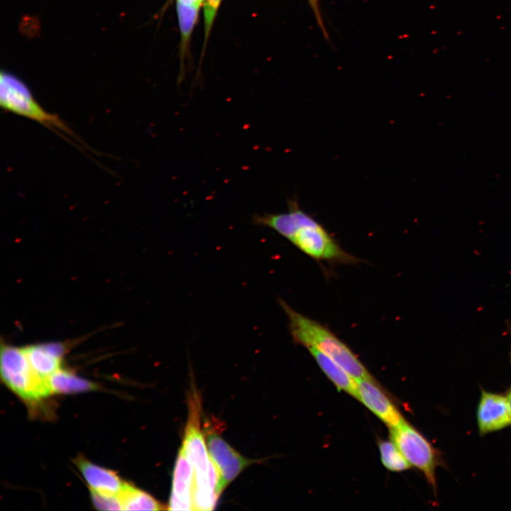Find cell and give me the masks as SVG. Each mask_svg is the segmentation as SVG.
<instances>
[{
	"label": "cell",
	"mask_w": 511,
	"mask_h": 511,
	"mask_svg": "<svg viewBox=\"0 0 511 511\" xmlns=\"http://www.w3.org/2000/svg\"><path fill=\"white\" fill-rule=\"evenodd\" d=\"M29 363L40 377L47 379L60 369L64 347L59 344H45L25 348Z\"/></svg>",
	"instance_id": "cell-12"
},
{
	"label": "cell",
	"mask_w": 511,
	"mask_h": 511,
	"mask_svg": "<svg viewBox=\"0 0 511 511\" xmlns=\"http://www.w3.org/2000/svg\"><path fill=\"white\" fill-rule=\"evenodd\" d=\"M390 436L410 465L419 469L435 490V471L440 461L437 451L406 420L390 429Z\"/></svg>",
	"instance_id": "cell-6"
},
{
	"label": "cell",
	"mask_w": 511,
	"mask_h": 511,
	"mask_svg": "<svg viewBox=\"0 0 511 511\" xmlns=\"http://www.w3.org/2000/svg\"><path fill=\"white\" fill-rule=\"evenodd\" d=\"M507 399H508L510 410V412H511V389H510V390L509 391V392L507 393Z\"/></svg>",
	"instance_id": "cell-22"
},
{
	"label": "cell",
	"mask_w": 511,
	"mask_h": 511,
	"mask_svg": "<svg viewBox=\"0 0 511 511\" xmlns=\"http://www.w3.org/2000/svg\"><path fill=\"white\" fill-rule=\"evenodd\" d=\"M0 104L6 111L36 121L73 145L77 146L73 142L75 140L86 148L80 137L57 114L46 111L28 86L6 71L0 75Z\"/></svg>",
	"instance_id": "cell-4"
},
{
	"label": "cell",
	"mask_w": 511,
	"mask_h": 511,
	"mask_svg": "<svg viewBox=\"0 0 511 511\" xmlns=\"http://www.w3.org/2000/svg\"><path fill=\"white\" fill-rule=\"evenodd\" d=\"M378 449L380 461L384 467L392 472H402L410 468L400 449L391 440H379Z\"/></svg>",
	"instance_id": "cell-17"
},
{
	"label": "cell",
	"mask_w": 511,
	"mask_h": 511,
	"mask_svg": "<svg viewBox=\"0 0 511 511\" xmlns=\"http://www.w3.org/2000/svg\"><path fill=\"white\" fill-rule=\"evenodd\" d=\"M309 5L312 11L316 21L319 26V29L322 31L324 38L328 39V33L324 25L323 17L321 12L319 0H307Z\"/></svg>",
	"instance_id": "cell-20"
},
{
	"label": "cell",
	"mask_w": 511,
	"mask_h": 511,
	"mask_svg": "<svg viewBox=\"0 0 511 511\" xmlns=\"http://www.w3.org/2000/svg\"><path fill=\"white\" fill-rule=\"evenodd\" d=\"M52 394L75 393L97 389V385L68 371L58 369L48 378Z\"/></svg>",
	"instance_id": "cell-14"
},
{
	"label": "cell",
	"mask_w": 511,
	"mask_h": 511,
	"mask_svg": "<svg viewBox=\"0 0 511 511\" xmlns=\"http://www.w3.org/2000/svg\"><path fill=\"white\" fill-rule=\"evenodd\" d=\"M75 463L92 490L107 495H119L125 483L115 472L82 457L75 459Z\"/></svg>",
	"instance_id": "cell-11"
},
{
	"label": "cell",
	"mask_w": 511,
	"mask_h": 511,
	"mask_svg": "<svg viewBox=\"0 0 511 511\" xmlns=\"http://www.w3.org/2000/svg\"><path fill=\"white\" fill-rule=\"evenodd\" d=\"M194 483V468L182 445L174 467L167 510H194L192 501Z\"/></svg>",
	"instance_id": "cell-9"
},
{
	"label": "cell",
	"mask_w": 511,
	"mask_h": 511,
	"mask_svg": "<svg viewBox=\"0 0 511 511\" xmlns=\"http://www.w3.org/2000/svg\"><path fill=\"white\" fill-rule=\"evenodd\" d=\"M480 434L495 432L511 424V412L507 396L482 390L477 410Z\"/></svg>",
	"instance_id": "cell-10"
},
{
	"label": "cell",
	"mask_w": 511,
	"mask_h": 511,
	"mask_svg": "<svg viewBox=\"0 0 511 511\" xmlns=\"http://www.w3.org/2000/svg\"><path fill=\"white\" fill-rule=\"evenodd\" d=\"M204 0H176L177 3L191 7L200 8Z\"/></svg>",
	"instance_id": "cell-21"
},
{
	"label": "cell",
	"mask_w": 511,
	"mask_h": 511,
	"mask_svg": "<svg viewBox=\"0 0 511 511\" xmlns=\"http://www.w3.org/2000/svg\"><path fill=\"white\" fill-rule=\"evenodd\" d=\"M188 408V418L182 445L194 471L192 493L194 510H210L214 508L219 499L216 492L218 474L210 457L204 434L201 429V402L195 391H192L189 396Z\"/></svg>",
	"instance_id": "cell-2"
},
{
	"label": "cell",
	"mask_w": 511,
	"mask_h": 511,
	"mask_svg": "<svg viewBox=\"0 0 511 511\" xmlns=\"http://www.w3.org/2000/svg\"><path fill=\"white\" fill-rule=\"evenodd\" d=\"M199 9L187 6L176 2L177 16L181 36L180 44V73H182L185 69V60L189 43L197 21Z\"/></svg>",
	"instance_id": "cell-15"
},
{
	"label": "cell",
	"mask_w": 511,
	"mask_h": 511,
	"mask_svg": "<svg viewBox=\"0 0 511 511\" xmlns=\"http://www.w3.org/2000/svg\"><path fill=\"white\" fill-rule=\"evenodd\" d=\"M222 0H204V46L203 53L210 35L213 24Z\"/></svg>",
	"instance_id": "cell-18"
},
{
	"label": "cell",
	"mask_w": 511,
	"mask_h": 511,
	"mask_svg": "<svg viewBox=\"0 0 511 511\" xmlns=\"http://www.w3.org/2000/svg\"><path fill=\"white\" fill-rule=\"evenodd\" d=\"M204 431L210 457L217 471L216 492L219 498L224 490L256 461L246 458L231 447L221 436L216 424L207 422Z\"/></svg>",
	"instance_id": "cell-7"
},
{
	"label": "cell",
	"mask_w": 511,
	"mask_h": 511,
	"mask_svg": "<svg viewBox=\"0 0 511 511\" xmlns=\"http://www.w3.org/2000/svg\"><path fill=\"white\" fill-rule=\"evenodd\" d=\"M356 383L357 400L389 429L397 427L406 420L391 397L374 378L359 379Z\"/></svg>",
	"instance_id": "cell-8"
},
{
	"label": "cell",
	"mask_w": 511,
	"mask_h": 511,
	"mask_svg": "<svg viewBox=\"0 0 511 511\" xmlns=\"http://www.w3.org/2000/svg\"><path fill=\"white\" fill-rule=\"evenodd\" d=\"M123 510H160L165 509L150 494L125 483L119 494Z\"/></svg>",
	"instance_id": "cell-16"
},
{
	"label": "cell",
	"mask_w": 511,
	"mask_h": 511,
	"mask_svg": "<svg viewBox=\"0 0 511 511\" xmlns=\"http://www.w3.org/2000/svg\"><path fill=\"white\" fill-rule=\"evenodd\" d=\"M307 349L322 371L339 390L358 398L357 383L353 377L318 348L311 346Z\"/></svg>",
	"instance_id": "cell-13"
},
{
	"label": "cell",
	"mask_w": 511,
	"mask_h": 511,
	"mask_svg": "<svg viewBox=\"0 0 511 511\" xmlns=\"http://www.w3.org/2000/svg\"><path fill=\"white\" fill-rule=\"evenodd\" d=\"M92 502L98 510H123L118 495H107L91 490Z\"/></svg>",
	"instance_id": "cell-19"
},
{
	"label": "cell",
	"mask_w": 511,
	"mask_h": 511,
	"mask_svg": "<svg viewBox=\"0 0 511 511\" xmlns=\"http://www.w3.org/2000/svg\"><path fill=\"white\" fill-rule=\"evenodd\" d=\"M1 375L5 385L25 402H38L52 394L48 378L38 375L30 365L25 348H1Z\"/></svg>",
	"instance_id": "cell-5"
},
{
	"label": "cell",
	"mask_w": 511,
	"mask_h": 511,
	"mask_svg": "<svg viewBox=\"0 0 511 511\" xmlns=\"http://www.w3.org/2000/svg\"><path fill=\"white\" fill-rule=\"evenodd\" d=\"M278 302L286 314L290 334L296 344L306 348H318L356 380L373 378L354 352L326 325L295 310L282 299Z\"/></svg>",
	"instance_id": "cell-3"
},
{
	"label": "cell",
	"mask_w": 511,
	"mask_h": 511,
	"mask_svg": "<svg viewBox=\"0 0 511 511\" xmlns=\"http://www.w3.org/2000/svg\"><path fill=\"white\" fill-rule=\"evenodd\" d=\"M252 222L277 232L315 260L351 265L360 262L344 251L321 223L304 211L295 197L287 200L285 212L256 214Z\"/></svg>",
	"instance_id": "cell-1"
}]
</instances>
